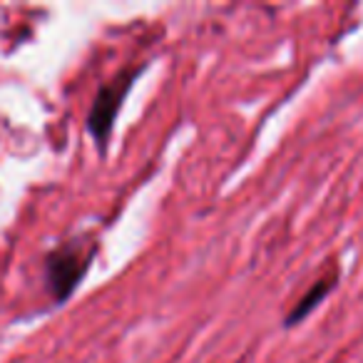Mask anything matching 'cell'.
I'll return each instance as SVG.
<instances>
[{"label":"cell","mask_w":363,"mask_h":363,"mask_svg":"<svg viewBox=\"0 0 363 363\" xmlns=\"http://www.w3.org/2000/svg\"><path fill=\"white\" fill-rule=\"evenodd\" d=\"M145 65H135V67H122L112 80H107L105 85H100L95 100H92V107L87 112V132L95 137L97 150L100 155L107 152V145H110L112 137V127L117 122V115H120V107L125 105V97L130 95V90L135 87L137 77L142 75Z\"/></svg>","instance_id":"7a4b0ae2"},{"label":"cell","mask_w":363,"mask_h":363,"mask_svg":"<svg viewBox=\"0 0 363 363\" xmlns=\"http://www.w3.org/2000/svg\"><path fill=\"white\" fill-rule=\"evenodd\" d=\"M336 284H338V279L336 277H323V279H318L316 284H313L311 289H308L306 294H303L301 298L296 301V306L291 308V311L286 313V318H284V326H296V323H301L303 318L308 316V313L313 311V308L318 306V303L323 301V298L328 296V294L336 289Z\"/></svg>","instance_id":"3957f363"},{"label":"cell","mask_w":363,"mask_h":363,"mask_svg":"<svg viewBox=\"0 0 363 363\" xmlns=\"http://www.w3.org/2000/svg\"><path fill=\"white\" fill-rule=\"evenodd\" d=\"M95 257V244L77 237L67 244H60L45 257V286L52 301L65 303L82 284L87 269Z\"/></svg>","instance_id":"6da1fadb"}]
</instances>
